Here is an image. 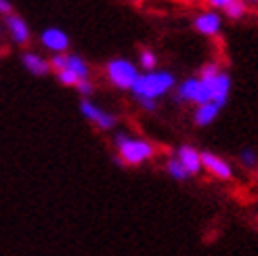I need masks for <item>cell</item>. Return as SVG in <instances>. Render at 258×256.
I'll list each match as a JSON object with an SVG mask.
<instances>
[{"instance_id":"1","label":"cell","mask_w":258,"mask_h":256,"mask_svg":"<svg viewBox=\"0 0 258 256\" xmlns=\"http://www.w3.org/2000/svg\"><path fill=\"white\" fill-rule=\"evenodd\" d=\"M172 86H174V76L170 72L149 70L147 74H139V78L131 91L135 93L137 99H158L168 93Z\"/></svg>"},{"instance_id":"2","label":"cell","mask_w":258,"mask_h":256,"mask_svg":"<svg viewBox=\"0 0 258 256\" xmlns=\"http://www.w3.org/2000/svg\"><path fill=\"white\" fill-rule=\"evenodd\" d=\"M115 145L120 151V162L126 166H137L153 156V145L143 139H131L128 135H115Z\"/></svg>"},{"instance_id":"3","label":"cell","mask_w":258,"mask_h":256,"mask_svg":"<svg viewBox=\"0 0 258 256\" xmlns=\"http://www.w3.org/2000/svg\"><path fill=\"white\" fill-rule=\"evenodd\" d=\"M105 72H107L109 82H111L113 86L122 88V91H131L133 84H135L137 78H139L137 66H135V63H131L128 59H111V61L107 63Z\"/></svg>"},{"instance_id":"4","label":"cell","mask_w":258,"mask_h":256,"mask_svg":"<svg viewBox=\"0 0 258 256\" xmlns=\"http://www.w3.org/2000/svg\"><path fill=\"white\" fill-rule=\"evenodd\" d=\"M176 97H178V101H191V103H198V105L212 101L208 82L202 80V78H187L178 86Z\"/></svg>"},{"instance_id":"5","label":"cell","mask_w":258,"mask_h":256,"mask_svg":"<svg viewBox=\"0 0 258 256\" xmlns=\"http://www.w3.org/2000/svg\"><path fill=\"white\" fill-rule=\"evenodd\" d=\"M202 80L208 82V88H210V97H212V101L223 107V105L227 103V99H229L231 78H229V76H227L225 72H218V74H214V76H212V78H202Z\"/></svg>"},{"instance_id":"6","label":"cell","mask_w":258,"mask_h":256,"mask_svg":"<svg viewBox=\"0 0 258 256\" xmlns=\"http://www.w3.org/2000/svg\"><path fill=\"white\" fill-rule=\"evenodd\" d=\"M80 109L84 113V118H88L93 124H97L99 128H113L115 126V116H111V113L103 111L101 107H97L95 103H90V101H82L80 103Z\"/></svg>"},{"instance_id":"7","label":"cell","mask_w":258,"mask_h":256,"mask_svg":"<svg viewBox=\"0 0 258 256\" xmlns=\"http://www.w3.org/2000/svg\"><path fill=\"white\" fill-rule=\"evenodd\" d=\"M221 23H223V19L216 11H206V13H200V15L193 19V28L204 36H214V34L221 32Z\"/></svg>"},{"instance_id":"8","label":"cell","mask_w":258,"mask_h":256,"mask_svg":"<svg viewBox=\"0 0 258 256\" xmlns=\"http://www.w3.org/2000/svg\"><path fill=\"white\" fill-rule=\"evenodd\" d=\"M40 40L48 50H53V53H66L68 46H70L68 34L59 28H46L40 36Z\"/></svg>"},{"instance_id":"9","label":"cell","mask_w":258,"mask_h":256,"mask_svg":"<svg viewBox=\"0 0 258 256\" xmlns=\"http://www.w3.org/2000/svg\"><path fill=\"white\" fill-rule=\"evenodd\" d=\"M7 28L11 32V38L15 40L17 44H25L30 40V28H28V23H25L19 15H7Z\"/></svg>"},{"instance_id":"10","label":"cell","mask_w":258,"mask_h":256,"mask_svg":"<svg viewBox=\"0 0 258 256\" xmlns=\"http://www.w3.org/2000/svg\"><path fill=\"white\" fill-rule=\"evenodd\" d=\"M202 164L206 166V170H210L214 176L218 178H231V166L221 160L218 156H214V153H202Z\"/></svg>"},{"instance_id":"11","label":"cell","mask_w":258,"mask_h":256,"mask_svg":"<svg viewBox=\"0 0 258 256\" xmlns=\"http://www.w3.org/2000/svg\"><path fill=\"white\" fill-rule=\"evenodd\" d=\"M176 158L183 162V166L189 170V174H198L200 172V166H202V153L200 151H196L189 145H183V147H178Z\"/></svg>"},{"instance_id":"12","label":"cell","mask_w":258,"mask_h":256,"mask_svg":"<svg viewBox=\"0 0 258 256\" xmlns=\"http://www.w3.org/2000/svg\"><path fill=\"white\" fill-rule=\"evenodd\" d=\"M218 111H221V105L214 103V101H208V103H202L196 109V124L198 126H208L216 120Z\"/></svg>"},{"instance_id":"13","label":"cell","mask_w":258,"mask_h":256,"mask_svg":"<svg viewBox=\"0 0 258 256\" xmlns=\"http://www.w3.org/2000/svg\"><path fill=\"white\" fill-rule=\"evenodd\" d=\"M23 66L28 68V72H32L34 76H44L50 70V61H44L40 55H36V53H25L23 55Z\"/></svg>"},{"instance_id":"14","label":"cell","mask_w":258,"mask_h":256,"mask_svg":"<svg viewBox=\"0 0 258 256\" xmlns=\"http://www.w3.org/2000/svg\"><path fill=\"white\" fill-rule=\"evenodd\" d=\"M66 68L72 70L80 80H86V78H88V74H90V70H88V66H86V61H84L82 57H78V55H68V59H66Z\"/></svg>"},{"instance_id":"15","label":"cell","mask_w":258,"mask_h":256,"mask_svg":"<svg viewBox=\"0 0 258 256\" xmlns=\"http://www.w3.org/2000/svg\"><path fill=\"white\" fill-rule=\"evenodd\" d=\"M225 15L231 17V19H239L246 15V3L243 0H227V5L223 7Z\"/></svg>"},{"instance_id":"16","label":"cell","mask_w":258,"mask_h":256,"mask_svg":"<svg viewBox=\"0 0 258 256\" xmlns=\"http://www.w3.org/2000/svg\"><path fill=\"white\" fill-rule=\"evenodd\" d=\"M166 170H168V174H170L172 178H176V181H185V178L189 176V170L185 168L183 162H180L178 158L170 160V162H168V166H166Z\"/></svg>"},{"instance_id":"17","label":"cell","mask_w":258,"mask_h":256,"mask_svg":"<svg viewBox=\"0 0 258 256\" xmlns=\"http://www.w3.org/2000/svg\"><path fill=\"white\" fill-rule=\"evenodd\" d=\"M57 76H59V82H61V84H66V86H76V84L80 82L78 76H76L72 70H68V68H66V70H59Z\"/></svg>"},{"instance_id":"18","label":"cell","mask_w":258,"mask_h":256,"mask_svg":"<svg viewBox=\"0 0 258 256\" xmlns=\"http://www.w3.org/2000/svg\"><path fill=\"white\" fill-rule=\"evenodd\" d=\"M156 63H158V57L151 53V50H141V68L143 70H153L156 68Z\"/></svg>"},{"instance_id":"19","label":"cell","mask_w":258,"mask_h":256,"mask_svg":"<svg viewBox=\"0 0 258 256\" xmlns=\"http://www.w3.org/2000/svg\"><path fill=\"white\" fill-rule=\"evenodd\" d=\"M241 162L246 164V166H254V164L258 162V158H256V151H252V149L241 151Z\"/></svg>"},{"instance_id":"20","label":"cell","mask_w":258,"mask_h":256,"mask_svg":"<svg viewBox=\"0 0 258 256\" xmlns=\"http://www.w3.org/2000/svg\"><path fill=\"white\" fill-rule=\"evenodd\" d=\"M76 88H78L80 95H84V97H88L90 93H93V84L88 82V78H86V80H80L78 84H76Z\"/></svg>"},{"instance_id":"21","label":"cell","mask_w":258,"mask_h":256,"mask_svg":"<svg viewBox=\"0 0 258 256\" xmlns=\"http://www.w3.org/2000/svg\"><path fill=\"white\" fill-rule=\"evenodd\" d=\"M13 13V5L9 0H0V15H11Z\"/></svg>"},{"instance_id":"22","label":"cell","mask_w":258,"mask_h":256,"mask_svg":"<svg viewBox=\"0 0 258 256\" xmlns=\"http://www.w3.org/2000/svg\"><path fill=\"white\" fill-rule=\"evenodd\" d=\"M139 103L143 105L145 109H149V111L156 109V99H139Z\"/></svg>"},{"instance_id":"23","label":"cell","mask_w":258,"mask_h":256,"mask_svg":"<svg viewBox=\"0 0 258 256\" xmlns=\"http://www.w3.org/2000/svg\"><path fill=\"white\" fill-rule=\"evenodd\" d=\"M208 3L214 7V9H223L227 5V0H208Z\"/></svg>"},{"instance_id":"24","label":"cell","mask_w":258,"mask_h":256,"mask_svg":"<svg viewBox=\"0 0 258 256\" xmlns=\"http://www.w3.org/2000/svg\"><path fill=\"white\" fill-rule=\"evenodd\" d=\"M246 5H258V0H243Z\"/></svg>"},{"instance_id":"25","label":"cell","mask_w":258,"mask_h":256,"mask_svg":"<svg viewBox=\"0 0 258 256\" xmlns=\"http://www.w3.org/2000/svg\"><path fill=\"white\" fill-rule=\"evenodd\" d=\"M0 32H3V28H0Z\"/></svg>"}]
</instances>
